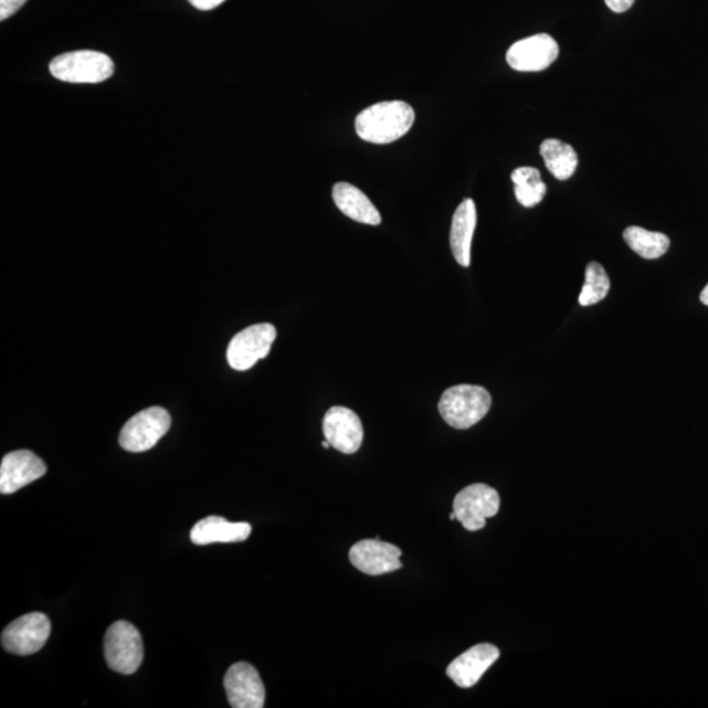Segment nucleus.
<instances>
[{
	"label": "nucleus",
	"instance_id": "nucleus-1",
	"mask_svg": "<svg viewBox=\"0 0 708 708\" xmlns=\"http://www.w3.org/2000/svg\"><path fill=\"white\" fill-rule=\"evenodd\" d=\"M415 123V110L404 102H382L363 109L356 117V133L363 141L388 145L409 133Z\"/></svg>",
	"mask_w": 708,
	"mask_h": 708
},
{
	"label": "nucleus",
	"instance_id": "nucleus-2",
	"mask_svg": "<svg viewBox=\"0 0 708 708\" xmlns=\"http://www.w3.org/2000/svg\"><path fill=\"white\" fill-rule=\"evenodd\" d=\"M493 398L475 384H457L447 389L440 399L438 411L445 423L455 430H468L487 415Z\"/></svg>",
	"mask_w": 708,
	"mask_h": 708
},
{
	"label": "nucleus",
	"instance_id": "nucleus-3",
	"mask_svg": "<svg viewBox=\"0 0 708 708\" xmlns=\"http://www.w3.org/2000/svg\"><path fill=\"white\" fill-rule=\"evenodd\" d=\"M51 74L67 83H101L115 73L109 55L94 51H78L59 55L51 62Z\"/></svg>",
	"mask_w": 708,
	"mask_h": 708
},
{
	"label": "nucleus",
	"instance_id": "nucleus-4",
	"mask_svg": "<svg viewBox=\"0 0 708 708\" xmlns=\"http://www.w3.org/2000/svg\"><path fill=\"white\" fill-rule=\"evenodd\" d=\"M104 656L112 670L136 673L144 661V642L137 627L126 621L114 623L104 637Z\"/></svg>",
	"mask_w": 708,
	"mask_h": 708
},
{
	"label": "nucleus",
	"instance_id": "nucleus-5",
	"mask_svg": "<svg viewBox=\"0 0 708 708\" xmlns=\"http://www.w3.org/2000/svg\"><path fill=\"white\" fill-rule=\"evenodd\" d=\"M170 426V413L162 406H150L137 413L124 425L118 443L126 452H147L158 444Z\"/></svg>",
	"mask_w": 708,
	"mask_h": 708
},
{
	"label": "nucleus",
	"instance_id": "nucleus-6",
	"mask_svg": "<svg viewBox=\"0 0 708 708\" xmlns=\"http://www.w3.org/2000/svg\"><path fill=\"white\" fill-rule=\"evenodd\" d=\"M499 509V494L495 488L483 483H475L462 489L453 503L455 517L468 531L485 528L487 518L495 517Z\"/></svg>",
	"mask_w": 708,
	"mask_h": 708
},
{
	"label": "nucleus",
	"instance_id": "nucleus-7",
	"mask_svg": "<svg viewBox=\"0 0 708 708\" xmlns=\"http://www.w3.org/2000/svg\"><path fill=\"white\" fill-rule=\"evenodd\" d=\"M51 631V621L45 614H25L4 628L2 646L13 655H33L45 646Z\"/></svg>",
	"mask_w": 708,
	"mask_h": 708
},
{
	"label": "nucleus",
	"instance_id": "nucleus-8",
	"mask_svg": "<svg viewBox=\"0 0 708 708\" xmlns=\"http://www.w3.org/2000/svg\"><path fill=\"white\" fill-rule=\"evenodd\" d=\"M275 326L270 324L254 325L234 336L228 349L230 367L245 371L254 367L258 360L270 355L273 341L276 340Z\"/></svg>",
	"mask_w": 708,
	"mask_h": 708
},
{
	"label": "nucleus",
	"instance_id": "nucleus-9",
	"mask_svg": "<svg viewBox=\"0 0 708 708\" xmlns=\"http://www.w3.org/2000/svg\"><path fill=\"white\" fill-rule=\"evenodd\" d=\"M559 45L550 34L539 33L535 36L515 42L508 49V65L521 73L543 72L557 61Z\"/></svg>",
	"mask_w": 708,
	"mask_h": 708
},
{
	"label": "nucleus",
	"instance_id": "nucleus-10",
	"mask_svg": "<svg viewBox=\"0 0 708 708\" xmlns=\"http://www.w3.org/2000/svg\"><path fill=\"white\" fill-rule=\"evenodd\" d=\"M402 550L399 547L382 542L381 539H363L349 551V560L357 570L369 577L401 570Z\"/></svg>",
	"mask_w": 708,
	"mask_h": 708
},
{
	"label": "nucleus",
	"instance_id": "nucleus-11",
	"mask_svg": "<svg viewBox=\"0 0 708 708\" xmlns=\"http://www.w3.org/2000/svg\"><path fill=\"white\" fill-rule=\"evenodd\" d=\"M224 689L231 707L263 708L265 688L261 675L249 663L231 665L223 679Z\"/></svg>",
	"mask_w": 708,
	"mask_h": 708
},
{
	"label": "nucleus",
	"instance_id": "nucleus-12",
	"mask_svg": "<svg viewBox=\"0 0 708 708\" xmlns=\"http://www.w3.org/2000/svg\"><path fill=\"white\" fill-rule=\"evenodd\" d=\"M324 433L336 451L345 454L359 452L363 441V426L359 415L347 406L329 409L324 420Z\"/></svg>",
	"mask_w": 708,
	"mask_h": 708
},
{
	"label": "nucleus",
	"instance_id": "nucleus-13",
	"mask_svg": "<svg viewBox=\"0 0 708 708\" xmlns=\"http://www.w3.org/2000/svg\"><path fill=\"white\" fill-rule=\"evenodd\" d=\"M499 657L500 651L494 644H476L448 665L446 675L459 688L469 689L479 683Z\"/></svg>",
	"mask_w": 708,
	"mask_h": 708
},
{
	"label": "nucleus",
	"instance_id": "nucleus-14",
	"mask_svg": "<svg viewBox=\"0 0 708 708\" xmlns=\"http://www.w3.org/2000/svg\"><path fill=\"white\" fill-rule=\"evenodd\" d=\"M46 474V465L30 451L7 454L0 466V493L15 494Z\"/></svg>",
	"mask_w": 708,
	"mask_h": 708
},
{
	"label": "nucleus",
	"instance_id": "nucleus-15",
	"mask_svg": "<svg viewBox=\"0 0 708 708\" xmlns=\"http://www.w3.org/2000/svg\"><path fill=\"white\" fill-rule=\"evenodd\" d=\"M251 531L249 522H230L226 518L210 516L194 525L191 541L198 546L244 542Z\"/></svg>",
	"mask_w": 708,
	"mask_h": 708
},
{
	"label": "nucleus",
	"instance_id": "nucleus-16",
	"mask_svg": "<svg viewBox=\"0 0 708 708\" xmlns=\"http://www.w3.org/2000/svg\"><path fill=\"white\" fill-rule=\"evenodd\" d=\"M476 207L472 199L462 201L455 210L451 230V247L455 261L465 268L472 264V243L476 228Z\"/></svg>",
	"mask_w": 708,
	"mask_h": 708
},
{
	"label": "nucleus",
	"instance_id": "nucleus-17",
	"mask_svg": "<svg viewBox=\"0 0 708 708\" xmlns=\"http://www.w3.org/2000/svg\"><path fill=\"white\" fill-rule=\"evenodd\" d=\"M332 198L336 207L350 220L370 224V226H378L382 222L380 212H378L368 196L360 191L359 188L348 184V182L335 184Z\"/></svg>",
	"mask_w": 708,
	"mask_h": 708
},
{
	"label": "nucleus",
	"instance_id": "nucleus-18",
	"mask_svg": "<svg viewBox=\"0 0 708 708\" xmlns=\"http://www.w3.org/2000/svg\"><path fill=\"white\" fill-rule=\"evenodd\" d=\"M541 156L547 170L552 177L564 181L572 177L579 165L578 152L571 145L559 141V139H545L541 145Z\"/></svg>",
	"mask_w": 708,
	"mask_h": 708
},
{
	"label": "nucleus",
	"instance_id": "nucleus-19",
	"mask_svg": "<svg viewBox=\"0 0 708 708\" xmlns=\"http://www.w3.org/2000/svg\"><path fill=\"white\" fill-rule=\"evenodd\" d=\"M623 240L635 254L655 261L667 254L670 247V240L663 233H655L640 226H630L623 233Z\"/></svg>",
	"mask_w": 708,
	"mask_h": 708
},
{
	"label": "nucleus",
	"instance_id": "nucleus-20",
	"mask_svg": "<svg viewBox=\"0 0 708 708\" xmlns=\"http://www.w3.org/2000/svg\"><path fill=\"white\" fill-rule=\"evenodd\" d=\"M510 179L515 184L516 199L522 207H536L545 199L547 187L537 168L518 167L511 172Z\"/></svg>",
	"mask_w": 708,
	"mask_h": 708
},
{
	"label": "nucleus",
	"instance_id": "nucleus-21",
	"mask_svg": "<svg viewBox=\"0 0 708 708\" xmlns=\"http://www.w3.org/2000/svg\"><path fill=\"white\" fill-rule=\"evenodd\" d=\"M610 290V279L607 273L600 263H589L585 270V283L583 290L580 293L579 304L581 306H592L601 303L607 296Z\"/></svg>",
	"mask_w": 708,
	"mask_h": 708
},
{
	"label": "nucleus",
	"instance_id": "nucleus-22",
	"mask_svg": "<svg viewBox=\"0 0 708 708\" xmlns=\"http://www.w3.org/2000/svg\"><path fill=\"white\" fill-rule=\"evenodd\" d=\"M25 2L27 0H0V20L3 21L15 15Z\"/></svg>",
	"mask_w": 708,
	"mask_h": 708
},
{
	"label": "nucleus",
	"instance_id": "nucleus-23",
	"mask_svg": "<svg viewBox=\"0 0 708 708\" xmlns=\"http://www.w3.org/2000/svg\"><path fill=\"white\" fill-rule=\"evenodd\" d=\"M605 3L613 12L623 13L633 7L635 0H605Z\"/></svg>",
	"mask_w": 708,
	"mask_h": 708
},
{
	"label": "nucleus",
	"instance_id": "nucleus-24",
	"mask_svg": "<svg viewBox=\"0 0 708 708\" xmlns=\"http://www.w3.org/2000/svg\"><path fill=\"white\" fill-rule=\"evenodd\" d=\"M188 2L191 3L194 9L210 11L222 4L224 0H188Z\"/></svg>",
	"mask_w": 708,
	"mask_h": 708
},
{
	"label": "nucleus",
	"instance_id": "nucleus-25",
	"mask_svg": "<svg viewBox=\"0 0 708 708\" xmlns=\"http://www.w3.org/2000/svg\"><path fill=\"white\" fill-rule=\"evenodd\" d=\"M700 300H702L704 305L708 306V284L706 285L704 292L700 293Z\"/></svg>",
	"mask_w": 708,
	"mask_h": 708
},
{
	"label": "nucleus",
	"instance_id": "nucleus-26",
	"mask_svg": "<svg viewBox=\"0 0 708 708\" xmlns=\"http://www.w3.org/2000/svg\"><path fill=\"white\" fill-rule=\"evenodd\" d=\"M321 446H324L325 448H328V447H331V444H329L328 441L326 440L324 441V443H321Z\"/></svg>",
	"mask_w": 708,
	"mask_h": 708
},
{
	"label": "nucleus",
	"instance_id": "nucleus-27",
	"mask_svg": "<svg viewBox=\"0 0 708 708\" xmlns=\"http://www.w3.org/2000/svg\"><path fill=\"white\" fill-rule=\"evenodd\" d=\"M451 520H452V521H453V520H457V517H455L454 511H453V514H451Z\"/></svg>",
	"mask_w": 708,
	"mask_h": 708
}]
</instances>
